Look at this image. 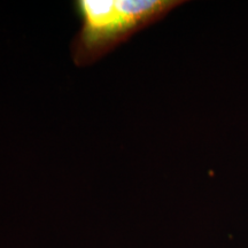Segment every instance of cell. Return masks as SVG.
I'll return each instance as SVG.
<instances>
[{"instance_id":"1","label":"cell","mask_w":248,"mask_h":248,"mask_svg":"<svg viewBox=\"0 0 248 248\" xmlns=\"http://www.w3.org/2000/svg\"><path fill=\"white\" fill-rule=\"evenodd\" d=\"M182 0H75L80 28L70 43L75 66H91L179 7Z\"/></svg>"}]
</instances>
